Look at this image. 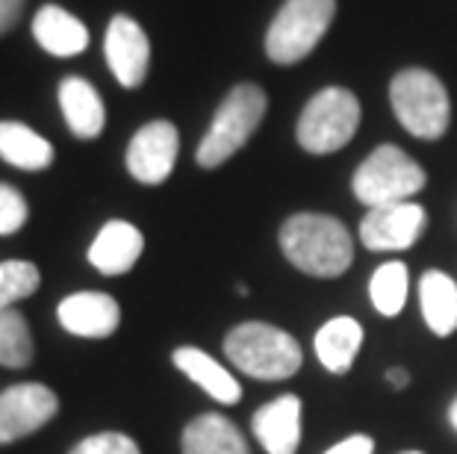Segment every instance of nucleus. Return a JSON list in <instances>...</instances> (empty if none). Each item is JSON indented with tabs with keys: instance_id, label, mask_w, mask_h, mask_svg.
<instances>
[{
	"instance_id": "f257e3e1",
	"label": "nucleus",
	"mask_w": 457,
	"mask_h": 454,
	"mask_svg": "<svg viewBox=\"0 0 457 454\" xmlns=\"http://www.w3.org/2000/svg\"><path fill=\"white\" fill-rule=\"evenodd\" d=\"M284 257L313 277H339L354 260V243L339 219L322 212H298L280 227Z\"/></svg>"
},
{
	"instance_id": "f03ea898",
	"label": "nucleus",
	"mask_w": 457,
	"mask_h": 454,
	"mask_svg": "<svg viewBox=\"0 0 457 454\" xmlns=\"http://www.w3.org/2000/svg\"><path fill=\"white\" fill-rule=\"evenodd\" d=\"M225 354L237 369L257 381H284L301 369V345L266 322L237 325L225 336Z\"/></svg>"
},
{
	"instance_id": "7ed1b4c3",
	"label": "nucleus",
	"mask_w": 457,
	"mask_h": 454,
	"mask_svg": "<svg viewBox=\"0 0 457 454\" xmlns=\"http://www.w3.org/2000/svg\"><path fill=\"white\" fill-rule=\"evenodd\" d=\"M266 92L254 83L233 86L230 95L212 115V124L207 136L198 144V166L201 169H219L221 162H228L242 144H245L254 130L260 128L262 115H266Z\"/></svg>"
},
{
	"instance_id": "20e7f679",
	"label": "nucleus",
	"mask_w": 457,
	"mask_h": 454,
	"mask_svg": "<svg viewBox=\"0 0 457 454\" xmlns=\"http://www.w3.org/2000/svg\"><path fill=\"white\" fill-rule=\"evenodd\" d=\"M390 103L402 128L416 139L434 142L449 130L452 103L449 92L425 69H404L390 83Z\"/></svg>"
},
{
	"instance_id": "39448f33",
	"label": "nucleus",
	"mask_w": 457,
	"mask_h": 454,
	"mask_svg": "<svg viewBox=\"0 0 457 454\" xmlns=\"http://www.w3.org/2000/svg\"><path fill=\"white\" fill-rule=\"evenodd\" d=\"M334 15L337 0H287L266 33L269 60L278 65L301 62L322 42Z\"/></svg>"
},
{
	"instance_id": "423d86ee",
	"label": "nucleus",
	"mask_w": 457,
	"mask_h": 454,
	"mask_svg": "<svg viewBox=\"0 0 457 454\" xmlns=\"http://www.w3.org/2000/svg\"><path fill=\"white\" fill-rule=\"evenodd\" d=\"M354 195L360 204L384 207L411 201L416 192L425 189V171L416 160H411L395 144H381L363 160V166L354 171Z\"/></svg>"
},
{
	"instance_id": "0eeeda50",
	"label": "nucleus",
	"mask_w": 457,
	"mask_h": 454,
	"mask_svg": "<svg viewBox=\"0 0 457 454\" xmlns=\"http://www.w3.org/2000/svg\"><path fill=\"white\" fill-rule=\"evenodd\" d=\"M360 103L348 89L328 86L310 98L298 119V144L310 153H334L354 139Z\"/></svg>"
},
{
	"instance_id": "6e6552de",
	"label": "nucleus",
	"mask_w": 457,
	"mask_h": 454,
	"mask_svg": "<svg viewBox=\"0 0 457 454\" xmlns=\"http://www.w3.org/2000/svg\"><path fill=\"white\" fill-rule=\"evenodd\" d=\"M56 410L60 399L51 386L36 381L9 386L0 392V446L30 437L56 417Z\"/></svg>"
},
{
	"instance_id": "1a4fd4ad",
	"label": "nucleus",
	"mask_w": 457,
	"mask_h": 454,
	"mask_svg": "<svg viewBox=\"0 0 457 454\" xmlns=\"http://www.w3.org/2000/svg\"><path fill=\"white\" fill-rule=\"evenodd\" d=\"M425 230V210L413 201L372 207L360 221V239L369 251H407Z\"/></svg>"
},
{
	"instance_id": "9d476101",
	"label": "nucleus",
	"mask_w": 457,
	"mask_h": 454,
	"mask_svg": "<svg viewBox=\"0 0 457 454\" xmlns=\"http://www.w3.org/2000/svg\"><path fill=\"white\" fill-rule=\"evenodd\" d=\"M180 136L171 121H151L136 133L128 148V171L148 186H157L171 175L178 162Z\"/></svg>"
},
{
	"instance_id": "9b49d317",
	"label": "nucleus",
	"mask_w": 457,
	"mask_h": 454,
	"mask_svg": "<svg viewBox=\"0 0 457 454\" xmlns=\"http://www.w3.org/2000/svg\"><path fill=\"white\" fill-rule=\"evenodd\" d=\"M104 54L110 62V71L115 74L124 89H136L142 86L145 74L151 65V42L139 24L128 15H115L110 27H106Z\"/></svg>"
},
{
	"instance_id": "f8f14e48",
	"label": "nucleus",
	"mask_w": 457,
	"mask_h": 454,
	"mask_svg": "<svg viewBox=\"0 0 457 454\" xmlns=\"http://www.w3.org/2000/svg\"><path fill=\"white\" fill-rule=\"evenodd\" d=\"M56 318L68 334L86 336V340H104L115 334L121 322L119 301L106 293H74L60 301Z\"/></svg>"
},
{
	"instance_id": "ddd939ff",
	"label": "nucleus",
	"mask_w": 457,
	"mask_h": 454,
	"mask_svg": "<svg viewBox=\"0 0 457 454\" xmlns=\"http://www.w3.org/2000/svg\"><path fill=\"white\" fill-rule=\"evenodd\" d=\"M254 437L269 454H295L301 442V399L280 395L254 413Z\"/></svg>"
},
{
	"instance_id": "4468645a",
	"label": "nucleus",
	"mask_w": 457,
	"mask_h": 454,
	"mask_svg": "<svg viewBox=\"0 0 457 454\" xmlns=\"http://www.w3.org/2000/svg\"><path fill=\"white\" fill-rule=\"evenodd\" d=\"M145 239L139 227H133L130 221H106L101 234L95 236L89 248V263L98 268L101 275H124L136 266V260L142 257Z\"/></svg>"
},
{
	"instance_id": "2eb2a0df",
	"label": "nucleus",
	"mask_w": 457,
	"mask_h": 454,
	"mask_svg": "<svg viewBox=\"0 0 457 454\" xmlns=\"http://www.w3.org/2000/svg\"><path fill=\"white\" fill-rule=\"evenodd\" d=\"M60 106L65 115V124L74 136L80 139H95L104 133L106 124V110L98 89L83 80V77H65L60 83Z\"/></svg>"
},
{
	"instance_id": "dca6fc26",
	"label": "nucleus",
	"mask_w": 457,
	"mask_h": 454,
	"mask_svg": "<svg viewBox=\"0 0 457 454\" xmlns=\"http://www.w3.org/2000/svg\"><path fill=\"white\" fill-rule=\"evenodd\" d=\"M36 42L54 56H77L89 47V30L62 6H42L33 18Z\"/></svg>"
},
{
	"instance_id": "f3484780",
	"label": "nucleus",
	"mask_w": 457,
	"mask_h": 454,
	"mask_svg": "<svg viewBox=\"0 0 457 454\" xmlns=\"http://www.w3.org/2000/svg\"><path fill=\"white\" fill-rule=\"evenodd\" d=\"M174 366L187 375L192 384H198L204 392L210 395V399H216L219 404H237L242 399V386L239 381L233 378V375L221 366L219 360H212L207 351L201 349H178L171 354Z\"/></svg>"
},
{
	"instance_id": "a211bd4d",
	"label": "nucleus",
	"mask_w": 457,
	"mask_h": 454,
	"mask_svg": "<svg viewBox=\"0 0 457 454\" xmlns=\"http://www.w3.org/2000/svg\"><path fill=\"white\" fill-rule=\"evenodd\" d=\"M183 454H251L242 431L221 413L192 419L180 437Z\"/></svg>"
},
{
	"instance_id": "6ab92c4d",
	"label": "nucleus",
	"mask_w": 457,
	"mask_h": 454,
	"mask_svg": "<svg viewBox=\"0 0 457 454\" xmlns=\"http://www.w3.org/2000/svg\"><path fill=\"white\" fill-rule=\"evenodd\" d=\"M316 354L328 372L345 375L352 369L354 357L363 345V327L352 316H337L319 327V334L313 336Z\"/></svg>"
},
{
	"instance_id": "aec40b11",
	"label": "nucleus",
	"mask_w": 457,
	"mask_h": 454,
	"mask_svg": "<svg viewBox=\"0 0 457 454\" xmlns=\"http://www.w3.org/2000/svg\"><path fill=\"white\" fill-rule=\"evenodd\" d=\"M0 160L24 171H42L54 162V144L21 121H0Z\"/></svg>"
},
{
	"instance_id": "412c9836",
	"label": "nucleus",
	"mask_w": 457,
	"mask_h": 454,
	"mask_svg": "<svg viewBox=\"0 0 457 454\" xmlns=\"http://www.w3.org/2000/svg\"><path fill=\"white\" fill-rule=\"evenodd\" d=\"M420 304L425 325L436 336L457 331V284L445 272H425L420 280Z\"/></svg>"
},
{
	"instance_id": "4be33fe9",
	"label": "nucleus",
	"mask_w": 457,
	"mask_h": 454,
	"mask_svg": "<svg viewBox=\"0 0 457 454\" xmlns=\"http://www.w3.org/2000/svg\"><path fill=\"white\" fill-rule=\"evenodd\" d=\"M33 360V336L18 310H0V366L24 369Z\"/></svg>"
},
{
	"instance_id": "5701e85b",
	"label": "nucleus",
	"mask_w": 457,
	"mask_h": 454,
	"mask_svg": "<svg viewBox=\"0 0 457 454\" xmlns=\"http://www.w3.org/2000/svg\"><path fill=\"white\" fill-rule=\"evenodd\" d=\"M369 295H372L375 310L381 316H398L407 301V266L393 260L384 263L369 280Z\"/></svg>"
},
{
	"instance_id": "b1692460",
	"label": "nucleus",
	"mask_w": 457,
	"mask_h": 454,
	"mask_svg": "<svg viewBox=\"0 0 457 454\" xmlns=\"http://www.w3.org/2000/svg\"><path fill=\"white\" fill-rule=\"evenodd\" d=\"M38 268L27 260H6L0 263V310H9L15 301L30 298L38 289Z\"/></svg>"
},
{
	"instance_id": "393cba45",
	"label": "nucleus",
	"mask_w": 457,
	"mask_h": 454,
	"mask_svg": "<svg viewBox=\"0 0 457 454\" xmlns=\"http://www.w3.org/2000/svg\"><path fill=\"white\" fill-rule=\"evenodd\" d=\"M71 454H142V451L128 433L104 431V433H92V437L80 440L71 449Z\"/></svg>"
},
{
	"instance_id": "a878e982",
	"label": "nucleus",
	"mask_w": 457,
	"mask_h": 454,
	"mask_svg": "<svg viewBox=\"0 0 457 454\" xmlns=\"http://www.w3.org/2000/svg\"><path fill=\"white\" fill-rule=\"evenodd\" d=\"M27 201L15 186L9 183H0V236H9L15 230L24 227L27 221Z\"/></svg>"
},
{
	"instance_id": "bb28decb",
	"label": "nucleus",
	"mask_w": 457,
	"mask_h": 454,
	"mask_svg": "<svg viewBox=\"0 0 457 454\" xmlns=\"http://www.w3.org/2000/svg\"><path fill=\"white\" fill-rule=\"evenodd\" d=\"M375 451V442L363 437V433H354V437H348L343 442H337V446H330L325 454H372Z\"/></svg>"
},
{
	"instance_id": "cd10ccee",
	"label": "nucleus",
	"mask_w": 457,
	"mask_h": 454,
	"mask_svg": "<svg viewBox=\"0 0 457 454\" xmlns=\"http://www.w3.org/2000/svg\"><path fill=\"white\" fill-rule=\"evenodd\" d=\"M24 12V0H0V36L9 33Z\"/></svg>"
},
{
	"instance_id": "c85d7f7f",
	"label": "nucleus",
	"mask_w": 457,
	"mask_h": 454,
	"mask_svg": "<svg viewBox=\"0 0 457 454\" xmlns=\"http://www.w3.org/2000/svg\"><path fill=\"white\" fill-rule=\"evenodd\" d=\"M386 381H390V384L395 386V390H404V386L411 384V375H407L404 369H398V366H395V369L386 372Z\"/></svg>"
},
{
	"instance_id": "c756f323",
	"label": "nucleus",
	"mask_w": 457,
	"mask_h": 454,
	"mask_svg": "<svg viewBox=\"0 0 457 454\" xmlns=\"http://www.w3.org/2000/svg\"><path fill=\"white\" fill-rule=\"evenodd\" d=\"M449 419H452V425H454V428H457V399H454L452 410H449Z\"/></svg>"
},
{
	"instance_id": "7c9ffc66",
	"label": "nucleus",
	"mask_w": 457,
	"mask_h": 454,
	"mask_svg": "<svg viewBox=\"0 0 457 454\" xmlns=\"http://www.w3.org/2000/svg\"><path fill=\"white\" fill-rule=\"evenodd\" d=\"M402 454H422V451H402Z\"/></svg>"
}]
</instances>
